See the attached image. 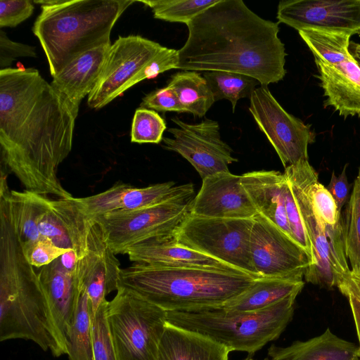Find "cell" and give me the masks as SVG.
<instances>
[{"label":"cell","instance_id":"cell-12","mask_svg":"<svg viewBox=\"0 0 360 360\" xmlns=\"http://www.w3.org/2000/svg\"><path fill=\"white\" fill-rule=\"evenodd\" d=\"M162 47L139 35L119 37L111 44L99 79L87 96L89 107L101 109L133 86L139 72Z\"/></svg>","mask_w":360,"mask_h":360},{"label":"cell","instance_id":"cell-4","mask_svg":"<svg viewBox=\"0 0 360 360\" xmlns=\"http://www.w3.org/2000/svg\"><path fill=\"white\" fill-rule=\"evenodd\" d=\"M256 279L237 270L134 263L121 269L119 288L138 294L166 311H186L221 307L248 290Z\"/></svg>","mask_w":360,"mask_h":360},{"label":"cell","instance_id":"cell-46","mask_svg":"<svg viewBox=\"0 0 360 360\" xmlns=\"http://www.w3.org/2000/svg\"><path fill=\"white\" fill-rule=\"evenodd\" d=\"M344 295L346 296L349 300V303L352 313L357 338L359 344V352L360 357V300L354 295L349 292H347Z\"/></svg>","mask_w":360,"mask_h":360},{"label":"cell","instance_id":"cell-3","mask_svg":"<svg viewBox=\"0 0 360 360\" xmlns=\"http://www.w3.org/2000/svg\"><path fill=\"white\" fill-rule=\"evenodd\" d=\"M13 339L32 340L55 356L65 354L38 274L0 200V340Z\"/></svg>","mask_w":360,"mask_h":360},{"label":"cell","instance_id":"cell-37","mask_svg":"<svg viewBox=\"0 0 360 360\" xmlns=\"http://www.w3.org/2000/svg\"><path fill=\"white\" fill-rule=\"evenodd\" d=\"M105 300L98 309L92 319V340L94 360H118L108 320Z\"/></svg>","mask_w":360,"mask_h":360},{"label":"cell","instance_id":"cell-16","mask_svg":"<svg viewBox=\"0 0 360 360\" xmlns=\"http://www.w3.org/2000/svg\"><path fill=\"white\" fill-rule=\"evenodd\" d=\"M121 269L120 261L108 247L101 227L94 220L87 252L77 259L74 271L80 292H84L88 297L93 319L105 297L118 290Z\"/></svg>","mask_w":360,"mask_h":360},{"label":"cell","instance_id":"cell-47","mask_svg":"<svg viewBox=\"0 0 360 360\" xmlns=\"http://www.w3.org/2000/svg\"><path fill=\"white\" fill-rule=\"evenodd\" d=\"M63 267L69 271L74 272L77 262V256L74 250H70L60 257Z\"/></svg>","mask_w":360,"mask_h":360},{"label":"cell","instance_id":"cell-28","mask_svg":"<svg viewBox=\"0 0 360 360\" xmlns=\"http://www.w3.org/2000/svg\"><path fill=\"white\" fill-rule=\"evenodd\" d=\"M51 205L72 250L78 259L82 258L87 252L94 220L86 213L77 198L51 199Z\"/></svg>","mask_w":360,"mask_h":360},{"label":"cell","instance_id":"cell-11","mask_svg":"<svg viewBox=\"0 0 360 360\" xmlns=\"http://www.w3.org/2000/svg\"><path fill=\"white\" fill-rule=\"evenodd\" d=\"M250 98L249 110L284 168L308 160V146L315 141L310 126L285 111L267 86L256 88Z\"/></svg>","mask_w":360,"mask_h":360},{"label":"cell","instance_id":"cell-49","mask_svg":"<svg viewBox=\"0 0 360 360\" xmlns=\"http://www.w3.org/2000/svg\"><path fill=\"white\" fill-rule=\"evenodd\" d=\"M243 360H254V359L248 356V357H247V358H245V359H244Z\"/></svg>","mask_w":360,"mask_h":360},{"label":"cell","instance_id":"cell-2","mask_svg":"<svg viewBox=\"0 0 360 360\" xmlns=\"http://www.w3.org/2000/svg\"><path fill=\"white\" fill-rule=\"evenodd\" d=\"M186 25L176 69L236 72L262 86L284 78L287 53L278 23L259 16L242 0H219Z\"/></svg>","mask_w":360,"mask_h":360},{"label":"cell","instance_id":"cell-51","mask_svg":"<svg viewBox=\"0 0 360 360\" xmlns=\"http://www.w3.org/2000/svg\"><path fill=\"white\" fill-rule=\"evenodd\" d=\"M264 360H271L270 358L267 357V358H265Z\"/></svg>","mask_w":360,"mask_h":360},{"label":"cell","instance_id":"cell-38","mask_svg":"<svg viewBox=\"0 0 360 360\" xmlns=\"http://www.w3.org/2000/svg\"><path fill=\"white\" fill-rule=\"evenodd\" d=\"M178 63V50L163 46L139 72L134 82V85L144 79L155 77L158 75L167 70L176 69Z\"/></svg>","mask_w":360,"mask_h":360},{"label":"cell","instance_id":"cell-1","mask_svg":"<svg viewBox=\"0 0 360 360\" xmlns=\"http://www.w3.org/2000/svg\"><path fill=\"white\" fill-rule=\"evenodd\" d=\"M79 109L37 70H0L1 165L25 190L72 196L57 172L72 150Z\"/></svg>","mask_w":360,"mask_h":360},{"label":"cell","instance_id":"cell-8","mask_svg":"<svg viewBox=\"0 0 360 360\" xmlns=\"http://www.w3.org/2000/svg\"><path fill=\"white\" fill-rule=\"evenodd\" d=\"M107 320L118 360H158L167 323L165 310L119 288L108 301Z\"/></svg>","mask_w":360,"mask_h":360},{"label":"cell","instance_id":"cell-13","mask_svg":"<svg viewBox=\"0 0 360 360\" xmlns=\"http://www.w3.org/2000/svg\"><path fill=\"white\" fill-rule=\"evenodd\" d=\"M250 252L260 278L303 279L311 256L291 237L264 217L253 218Z\"/></svg>","mask_w":360,"mask_h":360},{"label":"cell","instance_id":"cell-34","mask_svg":"<svg viewBox=\"0 0 360 360\" xmlns=\"http://www.w3.org/2000/svg\"><path fill=\"white\" fill-rule=\"evenodd\" d=\"M219 0L139 1L150 7L155 18L188 24Z\"/></svg>","mask_w":360,"mask_h":360},{"label":"cell","instance_id":"cell-5","mask_svg":"<svg viewBox=\"0 0 360 360\" xmlns=\"http://www.w3.org/2000/svg\"><path fill=\"white\" fill-rule=\"evenodd\" d=\"M133 0L34 1L41 13L32 27L54 77L79 55L111 44L115 22Z\"/></svg>","mask_w":360,"mask_h":360},{"label":"cell","instance_id":"cell-7","mask_svg":"<svg viewBox=\"0 0 360 360\" xmlns=\"http://www.w3.org/2000/svg\"><path fill=\"white\" fill-rule=\"evenodd\" d=\"M314 169L309 160H302L284 170L295 197L312 248L313 264L304 278L306 281L330 289L338 287L351 270L347 264L341 226L326 224L317 216L307 193V186Z\"/></svg>","mask_w":360,"mask_h":360},{"label":"cell","instance_id":"cell-48","mask_svg":"<svg viewBox=\"0 0 360 360\" xmlns=\"http://www.w3.org/2000/svg\"><path fill=\"white\" fill-rule=\"evenodd\" d=\"M349 51L360 65V44L351 42L349 45Z\"/></svg>","mask_w":360,"mask_h":360},{"label":"cell","instance_id":"cell-40","mask_svg":"<svg viewBox=\"0 0 360 360\" xmlns=\"http://www.w3.org/2000/svg\"><path fill=\"white\" fill-rule=\"evenodd\" d=\"M140 107L159 112H186L174 91L168 86L147 94L143 98Z\"/></svg>","mask_w":360,"mask_h":360},{"label":"cell","instance_id":"cell-29","mask_svg":"<svg viewBox=\"0 0 360 360\" xmlns=\"http://www.w3.org/2000/svg\"><path fill=\"white\" fill-rule=\"evenodd\" d=\"M167 86L174 91L186 112L193 115L204 116L215 102L206 79L196 71L176 72Z\"/></svg>","mask_w":360,"mask_h":360},{"label":"cell","instance_id":"cell-23","mask_svg":"<svg viewBox=\"0 0 360 360\" xmlns=\"http://www.w3.org/2000/svg\"><path fill=\"white\" fill-rule=\"evenodd\" d=\"M326 100L340 115L360 117V65L353 57L338 65L315 61Z\"/></svg>","mask_w":360,"mask_h":360},{"label":"cell","instance_id":"cell-27","mask_svg":"<svg viewBox=\"0 0 360 360\" xmlns=\"http://www.w3.org/2000/svg\"><path fill=\"white\" fill-rule=\"evenodd\" d=\"M304 285L303 279L257 278L248 290L221 307L238 311L262 310L292 295H298Z\"/></svg>","mask_w":360,"mask_h":360},{"label":"cell","instance_id":"cell-31","mask_svg":"<svg viewBox=\"0 0 360 360\" xmlns=\"http://www.w3.org/2000/svg\"><path fill=\"white\" fill-rule=\"evenodd\" d=\"M341 226L345 253L350 270L360 276V167L349 201L341 212Z\"/></svg>","mask_w":360,"mask_h":360},{"label":"cell","instance_id":"cell-41","mask_svg":"<svg viewBox=\"0 0 360 360\" xmlns=\"http://www.w3.org/2000/svg\"><path fill=\"white\" fill-rule=\"evenodd\" d=\"M39 231L42 238H49L57 247L72 250V245L53 212L51 205L39 220Z\"/></svg>","mask_w":360,"mask_h":360},{"label":"cell","instance_id":"cell-21","mask_svg":"<svg viewBox=\"0 0 360 360\" xmlns=\"http://www.w3.org/2000/svg\"><path fill=\"white\" fill-rule=\"evenodd\" d=\"M125 254L134 263L153 266L215 268L240 271L217 259L178 244L175 236L154 238L142 241L129 248Z\"/></svg>","mask_w":360,"mask_h":360},{"label":"cell","instance_id":"cell-6","mask_svg":"<svg viewBox=\"0 0 360 360\" xmlns=\"http://www.w3.org/2000/svg\"><path fill=\"white\" fill-rule=\"evenodd\" d=\"M292 295L262 310L238 311L223 307L167 311L168 323L214 341L232 351L253 354L278 339L292 319Z\"/></svg>","mask_w":360,"mask_h":360},{"label":"cell","instance_id":"cell-44","mask_svg":"<svg viewBox=\"0 0 360 360\" xmlns=\"http://www.w3.org/2000/svg\"><path fill=\"white\" fill-rule=\"evenodd\" d=\"M346 168L347 166H345L341 174L338 176L333 172L330 182L326 186L327 190L334 198L340 212H342V207L348 202L350 197L351 184L347 180Z\"/></svg>","mask_w":360,"mask_h":360},{"label":"cell","instance_id":"cell-36","mask_svg":"<svg viewBox=\"0 0 360 360\" xmlns=\"http://www.w3.org/2000/svg\"><path fill=\"white\" fill-rule=\"evenodd\" d=\"M307 193L317 216L328 225H335L341 220V212L337 204L327 190L318 180V174L314 169L309 176Z\"/></svg>","mask_w":360,"mask_h":360},{"label":"cell","instance_id":"cell-33","mask_svg":"<svg viewBox=\"0 0 360 360\" xmlns=\"http://www.w3.org/2000/svg\"><path fill=\"white\" fill-rule=\"evenodd\" d=\"M215 101L229 100L234 112L237 102L243 98H250L260 83L255 78L243 74L226 71H206L203 73Z\"/></svg>","mask_w":360,"mask_h":360},{"label":"cell","instance_id":"cell-20","mask_svg":"<svg viewBox=\"0 0 360 360\" xmlns=\"http://www.w3.org/2000/svg\"><path fill=\"white\" fill-rule=\"evenodd\" d=\"M6 172L1 169L0 200L6 206L8 217L24 255L42 238L39 222L50 207L51 199L37 193L10 190Z\"/></svg>","mask_w":360,"mask_h":360},{"label":"cell","instance_id":"cell-17","mask_svg":"<svg viewBox=\"0 0 360 360\" xmlns=\"http://www.w3.org/2000/svg\"><path fill=\"white\" fill-rule=\"evenodd\" d=\"M193 195V184L176 185L174 181H168L137 188L117 182L103 192L77 200L86 213L94 218L109 212L134 210Z\"/></svg>","mask_w":360,"mask_h":360},{"label":"cell","instance_id":"cell-32","mask_svg":"<svg viewBox=\"0 0 360 360\" xmlns=\"http://www.w3.org/2000/svg\"><path fill=\"white\" fill-rule=\"evenodd\" d=\"M92 319L88 297L81 292L75 321L67 338L69 360H94Z\"/></svg>","mask_w":360,"mask_h":360},{"label":"cell","instance_id":"cell-22","mask_svg":"<svg viewBox=\"0 0 360 360\" xmlns=\"http://www.w3.org/2000/svg\"><path fill=\"white\" fill-rule=\"evenodd\" d=\"M241 183L257 213L292 238L286 212L287 179L284 173L274 170L250 172L241 175Z\"/></svg>","mask_w":360,"mask_h":360},{"label":"cell","instance_id":"cell-43","mask_svg":"<svg viewBox=\"0 0 360 360\" xmlns=\"http://www.w3.org/2000/svg\"><path fill=\"white\" fill-rule=\"evenodd\" d=\"M37 53L34 46L11 40L6 34L0 30V68H9L13 60L19 57L35 58Z\"/></svg>","mask_w":360,"mask_h":360},{"label":"cell","instance_id":"cell-24","mask_svg":"<svg viewBox=\"0 0 360 360\" xmlns=\"http://www.w3.org/2000/svg\"><path fill=\"white\" fill-rule=\"evenodd\" d=\"M111 44H104L79 55L53 77L51 85L79 106L98 81Z\"/></svg>","mask_w":360,"mask_h":360},{"label":"cell","instance_id":"cell-19","mask_svg":"<svg viewBox=\"0 0 360 360\" xmlns=\"http://www.w3.org/2000/svg\"><path fill=\"white\" fill-rule=\"evenodd\" d=\"M56 325L60 344L68 354L67 338L76 316L80 290L74 272L65 269L60 257L37 272Z\"/></svg>","mask_w":360,"mask_h":360},{"label":"cell","instance_id":"cell-42","mask_svg":"<svg viewBox=\"0 0 360 360\" xmlns=\"http://www.w3.org/2000/svg\"><path fill=\"white\" fill-rule=\"evenodd\" d=\"M70 250H72L58 248L49 238H42L24 256L32 266L41 268Z\"/></svg>","mask_w":360,"mask_h":360},{"label":"cell","instance_id":"cell-39","mask_svg":"<svg viewBox=\"0 0 360 360\" xmlns=\"http://www.w3.org/2000/svg\"><path fill=\"white\" fill-rule=\"evenodd\" d=\"M34 4L31 0H1L0 27H14L30 18Z\"/></svg>","mask_w":360,"mask_h":360},{"label":"cell","instance_id":"cell-18","mask_svg":"<svg viewBox=\"0 0 360 360\" xmlns=\"http://www.w3.org/2000/svg\"><path fill=\"white\" fill-rule=\"evenodd\" d=\"M190 213L210 218L252 219L257 212L242 185L241 176L224 172L202 179Z\"/></svg>","mask_w":360,"mask_h":360},{"label":"cell","instance_id":"cell-30","mask_svg":"<svg viewBox=\"0 0 360 360\" xmlns=\"http://www.w3.org/2000/svg\"><path fill=\"white\" fill-rule=\"evenodd\" d=\"M298 32L311 51L315 61L338 65L353 58L349 51L350 33L314 29Z\"/></svg>","mask_w":360,"mask_h":360},{"label":"cell","instance_id":"cell-25","mask_svg":"<svg viewBox=\"0 0 360 360\" xmlns=\"http://www.w3.org/2000/svg\"><path fill=\"white\" fill-rule=\"evenodd\" d=\"M271 360H352L359 357V347L327 328L321 335L306 341H295L287 347L271 345Z\"/></svg>","mask_w":360,"mask_h":360},{"label":"cell","instance_id":"cell-35","mask_svg":"<svg viewBox=\"0 0 360 360\" xmlns=\"http://www.w3.org/2000/svg\"><path fill=\"white\" fill-rule=\"evenodd\" d=\"M166 128L164 119L156 111L140 107L136 110L133 117L131 141L159 143L162 141Z\"/></svg>","mask_w":360,"mask_h":360},{"label":"cell","instance_id":"cell-10","mask_svg":"<svg viewBox=\"0 0 360 360\" xmlns=\"http://www.w3.org/2000/svg\"><path fill=\"white\" fill-rule=\"evenodd\" d=\"M193 195L181 197L151 206L106 213L92 218L101 227L105 240L115 254L142 241L175 236L189 215Z\"/></svg>","mask_w":360,"mask_h":360},{"label":"cell","instance_id":"cell-45","mask_svg":"<svg viewBox=\"0 0 360 360\" xmlns=\"http://www.w3.org/2000/svg\"><path fill=\"white\" fill-rule=\"evenodd\" d=\"M338 288L343 295L349 292L360 300V276L350 271L345 276Z\"/></svg>","mask_w":360,"mask_h":360},{"label":"cell","instance_id":"cell-26","mask_svg":"<svg viewBox=\"0 0 360 360\" xmlns=\"http://www.w3.org/2000/svg\"><path fill=\"white\" fill-rule=\"evenodd\" d=\"M230 351L202 335L167 323L158 360H229Z\"/></svg>","mask_w":360,"mask_h":360},{"label":"cell","instance_id":"cell-50","mask_svg":"<svg viewBox=\"0 0 360 360\" xmlns=\"http://www.w3.org/2000/svg\"><path fill=\"white\" fill-rule=\"evenodd\" d=\"M352 360H360V357H356V358H354V359H353Z\"/></svg>","mask_w":360,"mask_h":360},{"label":"cell","instance_id":"cell-14","mask_svg":"<svg viewBox=\"0 0 360 360\" xmlns=\"http://www.w3.org/2000/svg\"><path fill=\"white\" fill-rule=\"evenodd\" d=\"M171 120L176 126L167 129L173 138L162 139L164 148L187 160L202 179L229 172V165L238 161L232 156V148L221 139L217 121L205 118L199 123L190 124L177 117Z\"/></svg>","mask_w":360,"mask_h":360},{"label":"cell","instance_id":"cell-15","mask_svg":"<svg viewBox=\"0 0 360 360\" xmlns=\"http://www.w3.org/2000/svg\"><path fill=\"white\" fill-rule=\"evenodd\" d=\"M277 19L297 31L321 30L360 34V0H288Z\"/></svg>","mask_w":360,"mask_h":360},{"label":"cell","instance_id":"cell-9","mask_svg":"<svg viewBox=\"0 0 360 360\" xmlns=\"http://www.w3.org/2000/svg\"><path fill=\"white\" fill-rule=\"evenodd\" d=\"M252 219L210 218L191 213L175 233L176 243L257 278L250 252Z\"/></svg>","mask_w":360,"mask_h":360}]
</instances>
